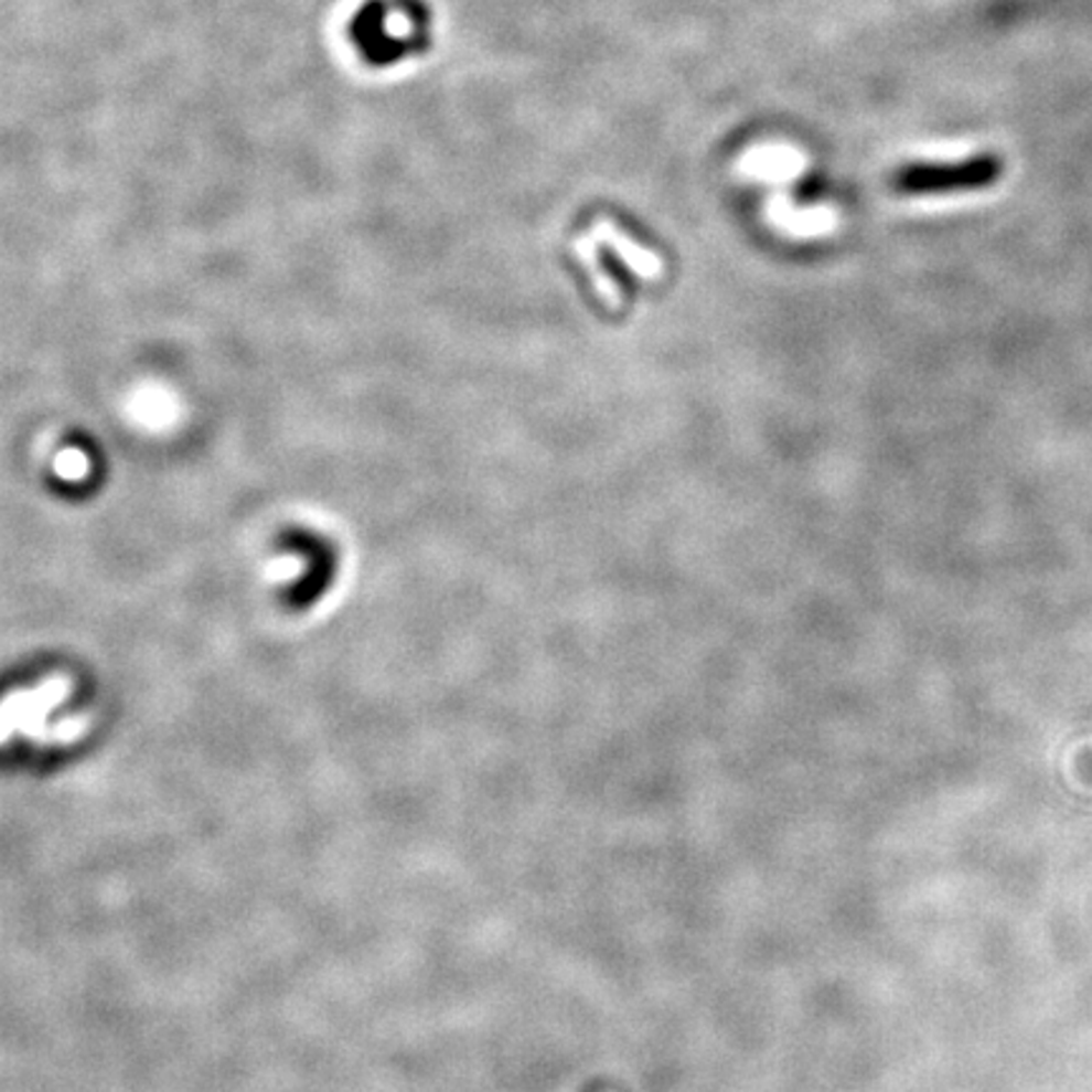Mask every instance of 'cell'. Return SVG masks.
Returning a JSON list of instances; mask_svg holds the SVG:
<instances>
[{
	"mask_svg": "<svg viewBox=\"0 0 1092 1092\" xmlns=\"http://www.w3.org/2000/svg\"><path fill=\"white\" fill-rule=\"evenodd\" d=\"M1002 172L1004 162L996 154H978L951 164H908L892 175V190L900 195L974 193L992 188Z\"/></svg>",
	"mask_w": 1092,
	"mask_h": 1092,
	"instance_id": "6da1fadb",
	"label": "cell"
},
{
	"mask_svg": "<svg viewBox=\"0 0 1092 1092\" xmlns=\"http://www.w3.org/2000/svg\"><path fill=\"white\" fill-rule=\"evenodd\" d=\"M771 218L794 236H820V233H827L835 228L837 215L829 207H817V211H794L784 201H777V205L771 207Z\"/></svg>",
	"mask_w": 1092,
	"mask_h": 1092,
	"instance_id": "7a4b0ae2",
	"label": "cell"
},
{
	"mask_svg": "<svg viewBox=\"0 0 1092 1092\" xmlns=\"http://www.w3.org/2000/svg\"><path fill=\"white\" fill-rule=\"evenodd\" d=\"M597 238H602V240L610 243V246L622 256V261H625L635 274L645 276V279H655V276L663 274L661 258H657L653 254V250L640 248L635 240L628 238V236H622V233L618 228H614V225L607 223V221H602L600 228H597Z\"/></svg>",
	"mask_w": 1092,
	"mask_h": 1092,
	"instance_id": "3957f363",
	"label": "cell"
},
{
	"mask_svg": "<svg viewBox=\"0 0 1092 1092\" xmlns=\"http://www.w3.org/2000/svg\"><path fill=\"white\" fill-rule=\"evenodd\" d=\"M579 254H582V258H585V266L589 268V271H592L595 286H597V289H600L602 297H604L607 301H612V303H620L618 286H614V283H612V279H610V276H607V274L602 271V268H600V261H597V256L592 254V248L587 246V240L579 243Z\"/></svg>",
	"mask_w": 1092,
	"mask_h": 1092,
	"instance_id": "277c9868",
	"label": "cell"
}]
</instances>
